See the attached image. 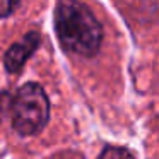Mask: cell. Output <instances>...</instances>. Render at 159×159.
<instances>
[{
    "label": "cell",
    "mask_w": 159,
    "mask_h": 159,
    "mask_svg": "<svg viewBox=\"0 0 159 159\" xmlns=\"http://www.w3.org/2000/svg\"><path fill=\"white\" fill-rule=\"evenodd\" d=\"M60 45L70 53L91 58L101 48L103 28L91 9L79 0H60L55 12Z\"/></svg>",
    "instance_id": "6da1fadb"
},
{
    "label": "cell",
    "mask_w": 159,
    "mask_h": 159,
    "mask_svg": "<svg viewBox=\"0 0 159 159\" xmlns=\"http://www.w3.org/2000/svg\"><path fill=\"white\" fill-rule=\"evenodd\" d=\"M98 159H135L128 149L116 147V145H108L103 149V152L99 154Z\"/></svg>",
    "instance_id": "277c9868"
},
{
    "label": "cell",
    "mask_w": 159,
    "mask_h": 159,
    "mask_svg": "<svg viewBox=\"0 0 159 159\" xmlns=\"http://www.w3.org/2000/svg\"><path fill=\"white\" fill-rule=\"evenodd\" d=\"M41 45V34L38 31H31L24 34L17 43L11 46L5 52L4 57V67L9 74H19L24 67V63L31 58V55L38 50Z\"/></svg>",
    "instance_id": "3957f363"
},
{
    "label": "cell",
    "mask_w": 159,
    "mask_h": 159,
    "mask_svg": "<svg viewBox=\"0 0 159 159\" xmlns=\"http://www.w3.org/2000/svg\"><path fill=\"white\" fill-rule=\"evenodd\" d=\"M19 2L21 0H0V4H2V17H9V16L12 14V12L17 9V5H19Z\"/></svg>",
    "instance_id": "5b68a950"
},
{
    "label": "cell",
    "mask_w": 159,
    "mask_h": 159,
    "mask_svg": "<svg viewBox=\"0 0 159 159\" xmlns=\"http://www.w3.org/2000/svg\"><path fill=\"white\" fill-rule=\"evenodd\" d=\"M50 120V99L36 82H28L16 91L11 103L12 128L19 135H36Z\"/></svg>",
    "instance_id": "7a4b0ae2"
}]
</instances>
